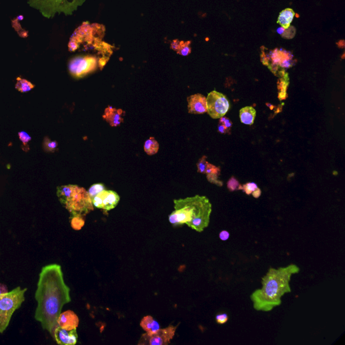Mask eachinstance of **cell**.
Segmentation results:
<instances>
[{
	"mask_svg": "<svg viewBox=\"0 0 345 345\" xmlns=\"http://www.w3.org/2000/svg\"><path fill=\"white\" fill-rule=\"evenodd\" d=\"M34 297L37 302L34 318L42 329L54 334L63 307L71 301L70 289L65 283L60 265L52 264L42 268Z\"/></svg>",
	"mask_w": 345,
	"mask_h": 345,
	"instance_id": "obj_1",
	"label": "cell"
},
{
	"mask_svg": "<svg viewBox=\"0 0 345 345\" xmlns=\"http://www.w3.org/2000/svg\"><path fill=\"white\" fill-rule=\"evenodd\" d=\"M299 267L294 264L279 269L270 268L262 279L263 287L255 290L250 295L253 309L269 312L281 306L282 297L291 292L290 282L292 276L299 273Z\"/></svg>",
	"mask_w": 345,
	"mask_h": 345,
	"instance_id": "obj_2",
	"label": "cell"
},
{
	"mask_svg": "<svg viewBox=\"0 0 345 345\" xmlns=\"http://www.w3.org/2000/svg\"><path fill=\"white\" fill-rule=\"evenodd\" d=\"M175 210L169 216L174 227L186 224L189 227L202 232L208 227L212 212V204L206 196L199 195L174 200Z\"/></svg>",
	"mask_w": 345,
	"mask_h": 345,
	"instance_id": "obj_3",
	"label": "cell"
},
{
	"mask_svg": "<svg viewBox=\"0 0 345 345\" xmlns=\"http://www.w3.org/2000/svg\"><path fill=\"white\" fill-rule=\"evenodd\" d=\"M105 32V26L101 24L84 22L71 36L69 51L75 52L82 49L85 52H95L99 58V68L102 70L113 53V47L102 41Z\"/></svg>",
	"mask_w": 345,
	"mask_h": 345,
	"instance_id": "obj_4",
	"label": "cell"
},
{
	"mask_svg": "<svg viewBox=\"0 0 345 345\" xmlns=\"http://www.w3.org/2000/svg\"><path fill=\"white\" fill-rule=\"evenodd\" d=\"M57 196L71 216L84 217L94 209L87 191L76 185L58 187Z\"/></svg>",
	"mask_w": 345,
	"mask_h": 345,
	"instance_id": "obj_5",
	"label": "cell"
},
{
	"mask_svg": "<svg viewBox=\"0 0 345 345\" xmlns=\"http://www.w3.org/2000/svg\"><path fill=\"white\" fill-rule=\"evenodd\" d=\"M86 0H28V5L35 8L47 18H54L57 13L72 15Z\"/></svg>",
	"mask_w": 345,
	"mask_h": 345,
	"instance_id": "obj_6",
	"label": "cell"
},
{
	"mask_svg": "<svg viewBox=\"0 0 345 345\" xmlns=\"http://www.w3.org/2000/svg\"><path fill=\"white\" fill-rule=\"evenodd\" d=\"M26 291L27 288L18 287L0 297V334L5 331L14 312L19 309L25 300Z\"/></svg>",
	"mask_w": 345,
	"mask_h": 345,
	"instance_id": "obj_7",
	"label": "cell"
},
{
	"mask_svg": "<svg viewBox=\"0 0 345 345\" xmlns=\"http://www.w3.org/2000/svg\"><path fill=\"white\" fill-rule=\"evenodd\" d=\"M99 61L98 57L93 54L79 55L69 62V72L74 78H82L97 70Z\"/></svg>",
	"mask_w": 345,
	"mask_h": 345,
	"instance_id": "obj_8",
	"label": "cell"
},
{
	"mask_svg": "<svg viewBox=\"0 0 345 345\" xmlns=\"http://www.w3.org/2000/svg\"><path fill=\"white\" fill-rule=\"evenodd\" d=\"M207 112L213 119L225 116L230 108L228 99L222 93L213 91L206 97Z\"/></svg>",
	"mask_w": 345,
	"mask_h": 345,
	"instance_id": "obj_9",
	"label": "cell"
},
{
	"mask_svg": "<svg viewBox=\"0 0 345 345\" xmlns=\"http://www.w3.org/2000/svg\"><path fill=\"white\" fill-rule=\"evenodd\" d=\"M177 326H169L152 334H143L139 344L167 345L170 343L176 334Z\"/></svg>",
	"mask_w": 345,
	"mask_h": 345,
	"instance_id": "obj_10",
	"label": "cell"
},
{
	"mask_svg": "<svg viewBox=\"0 0 345 345\" xmlns=\"http://www.w3.org/2000/svg\"><path fill=\"white\" fill-rule=\"evenodd\" d=\"M120 198L116 192L110 190H103L92 199L93 206L105 211L112 210L117 206Z\"/></svg>",
	"mask_w": 345,
	"mask_h": 345,
	"instance_id": "obj_11",
	"label": "cell"
},
{
	"mask_svg": "<svg viewBox=\"0 0 345 345\" xmlns=\"http://www.w3.org/2000/svg\"><path fill=\"white\" fill-rule=\"evenodd\" d=\"M54 334L55 340L58 344L74 345L78 340L76 329L68 330L58 326L55 328Z\"/></svg>",
	"mask_w": 345,
	"mask_h": 345,
	"instance_id": "obj_12",
	"label": "cell"
},
{
	"mask_svg": "<svg viewBox=\"0 0 345 345\" xmlns=\"http://www.w3.org/2000/svg\"><path fill=\"white\" fill-rule=\"evenodd\" d=\"M188 112L192 114H202L207 112L206 97L202 94H195L188 97Z\"/></svg>",
	"mask_w": 345,
	"mask_h": 345,
	"instance_id": "obj_13",
	"label": "cell"
},
{
	"mask_svg": "<svg viewBox=\"0 0 345 345\" xmlns=\"http://www.w3.org/2000/svg\"><path fill=\"white\" fill-rule=\"evenodd\" d=\"M57 323L58 326L64 329H76L79 324V318L74 312L68 310L60 314Z\"/></svg>",
	"mask_w": 345,
	"mask_h": 345,
	"instance_id": "obj_14",
	"label": "cell"
},
{
	"mask_svg": "<svg viewBox=\"0 0 345 345\" xmlns=\"http://www.w3.org/2000/svg\"><path fill=\"white\" fill-rule=\"evenodd\" d=\"M123 111L122 109H115L109 106L105 109L103 118L111 127H117L123 121Z\"/></svg>",
	"mask_w": 345,
	"mask_h": 345,
	"instance_id": "obj_15",
	"label": "cell"
},
{
	"mask_svg": "<svg viewBox=\"0 0 345 345\" xmlns=\"http://www.w3.org/2000/svg\"><path fill=\"white\" fill-rule=\"evenodd\" d=\"M256 111L252 107H245L239 111V117L241 123L246 125H252L254 122Z\"/></svg>",
	"mask_w": 345,
	"mask_h": 345,
	"instance_id": "obj_16",
	"label": "cell"
},
{
	"mask_svg": "<svg viewBox=\"0 0 345 345\" xmlns=\"http://www.w3.org/2000/svg\"><path fill=\"white\" fill-rule=\"evenodd\" d=\"M141 326L148 334L154 333L161 328L159 322L151 316H145L142 319Z\"/></svg>",
	"mask_w": 345,
	"mask_h": 345,
	"instance_id": "obj_17",
	"label": "cell"
},
{
	"mask_svg": "<svg viewBox=\"0 0 345 345\" xmlns=\"http://www.w3.org/2000/svg\"><path fill=\"white\" fill-rule=\"evenodd\" d=\"M295 15V12L293 10L287 8L280 13L277 20L278 24H279L284 29H286L289 27Z\"/></svg>",
	"mask_w": 345,
	"mask_h": 345,
	"instance_id": "obj_18",
	"label": "cell"
},
{
	"mask_svg": "<svg viewBox=\"0 0 345 345\" xmlns=\"http://www.w3.org/2000/svg\"><path fill=\"white\" fill-rule=\"evenodd\" d=\"M190 42L178 41L175 40L171 44V48L176 50L178 54L182 55L183 56H188L191 52L190 47Z\"/></svg>",
	"mask_w": 345,
	"mask_h": 345,
	"instance_id": "obj_19",
	"label": "cell"
},
{
	"mask_svg": "<svg viewBox=\"0 0 345 345\" xmlns=\"http://www.w3.org/2000/svg\"><path fill=\"white\" fill-rule=\"evenodd\" d=\"M144 149L147 155H154L157 153L159 149V145L155 138L151 137L145 142Z\"/></svg>",
	"mask_w": 345,
	"mask_h": 345,
	"instance_id": "obj_20",
	"label": "cell"
},
{
	"mask_svg": "<svg viewBox=\"0 0 345 345\" xmlns=\"http://www.w3.org/2000/svg\"><path fill=\"white\" fill-rule=\"evenodd\" d=\"M17 82H16L15 88L17 89L18 91L21 93H26L28 91H31L32 89L34 88V85L32 84L31 82H29L26 79L20 78L18 77Z\"/></svg>",
	"mask_w": 345,
	"mask_h": 345,
	"instance_id": "obj_21",
	"label": "cell"
},
{
	"mask_svg": "<svg viewBox=\"0 0 345 345\" xmlns=\"http://www.w3.org/2000/svg\"><path fill=\"white\" fill-rule=\"evenodd\" d=\"M70 224L75 230H80L84 225V217L71 216Z\"/></svg>",
	"mask_w": 345,
	"mask_h": 345,
	"instance_id": "obj_22",
	"label": "cell"
},
{
	"mask_svg": "<svg viewBox=\"0 0 345 345\" xmlns=\"http://www.w3.org/2000/svg\"><path fill=\"white\" fill-rule=\"evenodd\" d=\"M58 142L51 141L48 137H46L44 141V149L48 153H54L58 149Z\"/></svg>",
	"mask_w": 345,
	"mask_h": 345,
	"instance_id": "obj_23",
	"label": "cell"
},
{
	"mask_svg": "<svg viewBox=\"0 0 345 345\" xmlns=\"http://www.w3.org/2000/svg\"><path fill=\"white\" fill-rule=\"evenodd\" d=\"M105 190V187L104 185L103 184H96L93 185V186L89 188V190L87 191V192H88L89 196H90L91 200H92V199L94 198L95 196H97L99 193H100Z\"/></svg>",
	"mask_w": 345,
	"mask_h": 345,
	"instance_id": "obj_24",
	"label": "cell"
},
{
	"mask_svg": "<svg viewBox=\"0 0 345 345\" xmlns=\"http://www.w3.org/2000/svg\"><path fill=\"white\" fill-rule=\"evenodd\" d=\"M18 137H19V139L20 141L22 143V149L24 150V151H28L29 150V147H28V143L31 141V137L28 135L26 132L22 131L18 133Z\"/></svg>",
	"mask_w": 345,
	"mask_h": 345,
	"instance_id": "obj_25",
	"label": "cell"
},
{
	"mask_svg": "<svg viewBox=\"0 0 345 345\" xmlns=\"http://www.w3.org/2000/svg\"><path fill=\"white\" fill-rule=\"evenodd\" d=\"M207 157L206 156H203L198 163H197V167H198V171L201 174H206L207 167H208V163L206 161Z\"/></svg>",
	"mask_w": 345,
	"mask_h": 345,
	"instance_id": "obj_26",
	"label": "cell"
},
{
	"mask_svg": "<svg viewBox=\"0 0 345 345\" xmlns=\"http://www.w3.org/2000/svg\"><path fill=\"white\" fill-rule=\"evenodd\" d=\"M257 188H258V187H257V184H255V183L249 182L243 185V186H241V190H243L245 194L247 195H250L252 194L253 191H254L255 189Z\"/></svg>",
	"mask_w": 345,
	"mask_h": 345,
	"instance_id": "obj_27",
	"label": "cell"
},
{
	"mask_svg": "<svg viewBox=\"0 0 345 345\" xmlns=\"http://www.w3.org/2000/svg\"><path fill=\"white\" fill-rule=\"evenodd\" d=\"M241 186L239 184L238 181L234 177L231 178L228 183H227V188H228L231 192H233V191L237 190H241Z\"/></svg>",
	"mask_w": 345,
	"mask_h": 345,
	"instance_id": "obj_28",
	"label": "cell"
},
{
	"mask_svg": "<svg viewBox=\"0 0 345 345\" xmlns=\"http://www.w3.org/2000/svg\"><path fill=\"white\" fill-rule=\"evenodd\" d=\"M206 176L209 182L212 183V184H216L219 186H223V182L219 180V177L220 176V174H207Z\"/></svg>",
	"mask_w": 345,
	"mask_h": 345,
	"instance_id": "obj_29",
	"label": "cell"
},
{
	"mask_svg": "<svg viewBox=\"0 0 345 345\" xmlns=\"http://www.w3.org/2000/svg\"><path fill=\"white\" fill-rule=\"evenodd\" d=\"M295 28H294L293 26H289V28H286V29L284 30L283 34H282V36H283V38L290 39V38H293V36H295Z\"/></svg>",
	"mask_w": 345,
	"mask_h": 345,
	"instance_id": "obj_30",
	"label": "cell"
},
{
	"mask_svg": "<svg viewBox=\"0 0 345 345\" xmlns=\"http://www.w3.org/2000/svg\"><path fill=\"white\" fill-rule=\"evenodd\" d=\"M216 322L219 324H224L228 321L229 317L227 314H220L216 316Z\"/></svg>",
	"mask_w": 345,
	"mask_h": 345,
	"instance_id": "obj_31",
	"label": "cell"
},
{
	"mask_svg": "<svg viewBox=\"0 0 345 345\" xmlns=\"http://www.w3.org/2000/svg\"><path fill=\"white\" fill-rule=\"evenodd\" d=\"M221 174V169L219 167H216L212 164L208 163V167H207L206 174Z\"/></svg>",
	"mask_w": 345,
	"mask_h": 345,
	"instance_id": "obj_32",
	"label": "cell"
},
{
	"mask_svg": "<svg viewBox=\"0 0 345 345\" xmlns=\"http://www.w3.org/2000/svg\"><path fill=\"white\" fill-rule=\"evenodd\" d=\"M230 237V234L227 231H222L219 233V238L222 241L228 240Z\"/></svg>",
	"mask_w": 345,
	"mask_h": 345,
	"instance_id": "obj_33",
	"label": "cell"
},
{
	"mask_svg": "<svg viewBox=\"0 0 345 345\" xmlns=\"http://www.w3.org/2000/svg\"><path fill=\"white\" fill-rule=\"evenodd\" d=\"M218 131L219 133L221 134H227L229 133V132H230V129L227 128V127L225 126V125L223 124V123H219Z\"/></svg>",
	"mask_w": 345,
	"mask_h": 345,
	"instance_id": "obj_34",
	"label": "cell"
},
{
	"mask_svg": "<svg viewBox=\"0 0 345 345\" xmlns=\"http://www.w3.org/2000/svg\"><path fill=\"white\" fill-rule=\"evenodd\" d=\"M8 292V289L6 285H3V284H0V297L4 294L7 293Z\"/></svg>",
	"mask_w": 345,
	"mask_h": 345,
	"instance_id": "obj_35",
	"label": "cell"
},
{
	"mask_svg": "<svg viewBox=\"0 0 345 345\" xmlns=\"http://www.w3.org/2000/svg\"><path fill=\"white\" fill-rule=\"evenodd\" d=\"M262 192L261 189L257 188L255 189L254 191L252 192L253 196L255 198H258L260 196H261Z\"/></svg>",
	"mask_w": 345,
	"mask_h": 345,
	"instance_id": "obj_36",
	"label": "cell"
},
{
	"mask_svg": "<svg viewBox=\"0 0 345 345\" xmlns=\"http://www.w3.org/2000/svg\"><path fill=\"white\" fill-rule=\"evenodd\" d=\"M223 124L225 125V126L227 127V128L230 129L231 127H232L233 123L231 122V121L230 119L229 118L225 119V120L224 122H223Z\"/></svg>",
	"mask_w": 345,
	"mask_h": 345,
	"instance_id": "obj_37",
	"label": "cell"
}]
</instances>
